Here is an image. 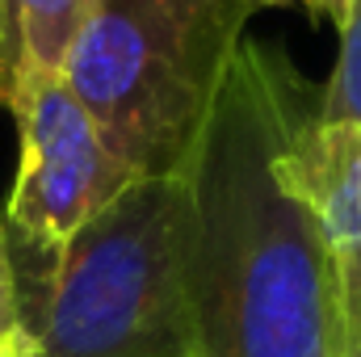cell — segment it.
Wrapping results in <instances>:
<instances>
[{"instance_id": "4", "label": "cell", "mask_w": 361, "mask_h": 357, "mask_svg": "<svg viewBox=\"0 0 361 357\" xmlns=\"http://www.w3.org/2000/svg\"><path fill=\"white\" fill-rule=\"evenodd\" d=\"M8 114L17 118L21 160L0 223L17 253L51 257L114 193H122L130 177L63 76L17 92Z\"/></svg>"}, {"instance_id": "11", "label": "cell", "mask_w": 361, "mask_h": 357, "mask_svg": "<svg viewBox=\"0 0 361 357\" xmlns=\"http://www.w3.org/2000/svg\"><path fill=\"white\" fill-rule=\"evenodd\" d=\"M0 357H38V345H34V337L21 328V332H13V337L0 341Z\"/></svg>"}, {"instance_id": "8", "label": "cell", "mask_w": 361, "mask_h": 357, "mask_svg": "<svg viewBox=\"0 0 361 357\" xmlns=\"http://www.w3.org/2000/svg\"><path fill=\"white\" fill-rule=\"evenodd\" d=\"M336 357H361V244L336 248Z\"/></svg>"}, {"instance_id": "1", "label": "cell", "mask_w": 361, "mask_h": 357, "mask_svg": "<svg viewBox=\"0 0 361 357\" xmlns=\"http://www.w3.org/2000/svg\"><path fill=\"white\" fill-rule=\"evenodd\" d=\"M319 89L281 42L244 38L185 169L197 206V357H336V248L277 181Z\"/></svg>"}, {"instance_id": "5", "label": "cell", "mask_w": 361, "mask_h": 357, "mask_svg": "<svg viewBox=\"0 0 361 357\" xmlns=\"http://www.w3.org/2000/svg\"><path fill=\"white\" fill-rule=\"evenodd\" d=\"M277 181L311 210L332 248L361 244V122L311 118L277 156Z\"/></svg>"}, {"instance_id": "2", "label": "cell", "mask_w": 361, "mask_h": 357, "mask_svg": "<svg viewBox=\"0 0 361 357\" xmlns=\"http://www.w3.org/2000/svg\"><path fill=\"white\" fill-rule=\"evenodd\" d=\"M193 248L185 173L130 181L51 257L13 248L38 357H197Z\"/></svg>"}, {"instance_id": "6", "label": "cell", "mask_w": 361, "mask_h": 357, "mask_svg": "<svg viewBox=\"0 0 361 357\" xmlns=\"http://www.w3.org/2000/svg\"><path fill=\"white\" fill-rule=\"evenodd\" d=\"M97 0H4V109L38 80L63 76Z\"/></svg>"}, {"instance_id": "7", "label": "cell", "mask_w": 361, "mask_h": 357, "mask_svg": "<svg viewBox=\"0 0 361 357\" xmlns=\"http://www.w3.org/2000/svg\"><path fill=\"white\" fill-rule=\"evenodd\" d=\"M319 122H361V0H349L341 17L336 68L319 89Z\"/></svg>"}, {"instance_id": "9", "label": "cell", "mask_w": 361, "mask_h": 357, "mask_svg": "<svg viewBox=\"0 0 361 357\" xmlns=\"http://www.w3.org/2000/svg\"><path fill=\"white\" fill-rule=\"evenodd\" d=\"M21 290H17V265H13V248H8V231L0 223V341L21 332Z\"/></svg>"}, {"instance_id": "12", "label": "cell", "mask_w": 361, "mask_h": 357, "mask_svg": "<svg viewBox=\"0 0 361 357\" xmlns=\"http://www.w3.org/2000/svg\"><path fill=\"white\" fill-rule=\"evenodd\" d=\"M0 105H4V0H0Z\"/></svg>"}, {"instance_id": "3", "label": "cell", "mask_w": 361, "mask_h": 357, "mask_svg": "<svg viewBox=\"0 0 361 357\" xmlns=\"http://www.w3.org/2000/svg\"><path fill=\"white\" fill-rule=\"evenodd\" d=\"M244 0H97L63 85L126 177H177L244 42Z\"/></svg>"}, {"instance_id": "10", "label": "cell", "mask_w": 361, "mask_h": 357, "mask_svg": "<svg viewBox=\"0 0 361 357\" xmlns=\"http://www.w3.org/2000/svg\"><path fill=\"white\" fill-rule=\"evenodd\" d=\"M248 8H261V4H307V13H315V17H332L336 25H341V17H345V8H349V0H244Z\"/></svg>"}]
</instances>
